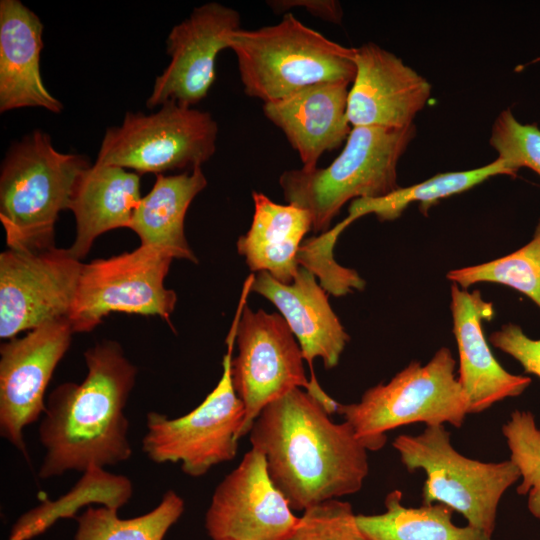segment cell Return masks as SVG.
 Instances as JSON below:
<instances>
[{"mask_svg": "<svg viewBox=\"0 0 540 540\" xmlns=\"http://www.w3.org/2000/svg\"><path fill=\"white\" fill-rule=\"evenodd\" d=\"M248 434L293 511L355 494L368 476V450L350 424L302 388L265 406Z\"/></svg>", "mask_w": 540, "mask_h": 540, "instance_id": "obj_1", "label": "cell"}, {"mask_svg": "<svg viewBox=\"0 0 540 540\" xmlns=\"http://www.w3.org/2000/svg\"><path fill=\"white\" fill-rule=\"evenodd\" d=\"M84 359L85 379L57 386L47 399L39 426L45 449L42 479L84 472L90 466H114L132 455L124 410L137 368L116 341L97 343L85 351Z\"/></svg>", "mask_w": 540, "mask_h": 540, "instance_id": "obj_2", "label": "cell"}, {"mask_svg": "<svg viewBox=\"0 0 540 540\" xmlns=\"http://www.w3.org/2000/svg\"><path fill=\"white\" fill-rule=\"evenodd\" d=\"M229 49L237 59L244 93L264 103L323 82L352 84L355 48L336 43L292 13L257 29H238Z\"/></svg>", "mask_w": 540, "mask_h": 540, "instance_id": "obj_3", "label": "cell"}, {"mask_svg": "<svg viewBox=\"0 0 540 540\" xmlns=\"http://www.w3.org/2000/svg\"><path fill=\"white\" fill-rule=\"evenodd\" d=\"M415 136V124L401 129L352 127L329 166L280 175L284 199L310 214L314 232H326L349 200L382 198L400 188L398 163Z\"/></svg>", "mask_w": 540, "mask_h": 540, "instance_id": "obj_4", "label": "cell"}, {"mask_svg": "<svg viewBox=\"0 0 540 540\" xmlns=\"http://www.w3.org/2000/svg\"><path fill=\"white\" fill-rule=\"evenodd\" d=\"M90 165L85 156L58 151L38 129L12 144L0 171V220L9 249L54 247L58 215Z\"/></svg>", "mask_w": 540, "mask_h": 540, "instance_id": "obj_5", "label": "cell"}, {"mask_svg": "<svg viewBox=\"0 0 540 540\" xmlns=\"http://www.w3.org/2000/svg\"><path fill=\"white\" fill-rule=\"evenodd\" d=\"M455 369L451 350L442 347L426 364L412 361L389 382L367 389L359 402L339 404L337 413L368 451L383 448L386 433L401 426L448 423L459 428L469 402Z\"/></svg>", "mask_w": 540, "mask_h": 540, "instance_id": "obj_6", "label": "cell"}, {"mask_svg": "<svg viewBox=\"0 0 540 540\" xmlns=\"http://www.w3.org/2000/svg\"><path fill=\"white\" fill-rule=\"evenodd\" d=\"M409 472L422 470V504L441 503L461 514L467 524L490 536L505 492L520 479L511 460L482 462L459 453L444 425L426 426L418 435L400 434L392 442Z\"/></svg>", "mask_w": 540, "mask_h": 540, "instance_id": "obj_7", "label": "cell"}, {"mask_svg": "<svg viewBox=\"0 0 540 540\" xmlns=\"http://www.w3.org/2000/svg\"><path fill=\"white\" fill-rule=\"evenodd\" d=\"M226 338L227 352L216 387L192 411L177 418L158 412L146 415L142 449L154 463H180L191 477H201L212 467L231 461L237 454L244 422V405L237 396L231 372L238 308Z\"/></svg>", "mask_w": 540, "mask_h": 540, "instance_id": "obj_8", "label": "cell"}, {"mask_svg": "<svg viewBox=\"0 0 540 540\" xmlns=\"http://www.w3.org/2000/svg\"><path fill=\"white\" fill-rule=\"evenodd\" d=\"M218 125L209 112L169 101L158 111L127 112L107 129L95 163L140 174L201 167L215 153Z\"/></svg>", "mask_w": 540, "mask_h": 540, "instance_id": "obj_9", "label": "cell"}, {"mask_svg": "<svg viewBox=\"0 0 540 540\" xmlns=\"http://www.w3.org/2000/svg\"><path fill=\"white\" fill-rule=\"evenodd\" d=\"M232 358V382L244 405L240 437L272 401L294 388H302L319 400L331 415L339 403L307 377L299 343L281 314L253 311L247 304L240 314Z\"/></svg>", "mask_w": 540, "mask_h": 540, "instance_id": "obj_10", "label": "cell"}, {"mask_svg": "<svg viewBox=\"0 0 540 540\" xmlns=\"http://www.w3.org/2000/svg\"><path fill=\"white\" fill-rule=\"evenodd\" d=\"M174 258L152 246L83 264L68 320L85 333L112 312L159 316L169 321L177 296L164 280Z\"/></svg>", "mask_w": 540, "mask_h": 540, "instance_id": "obj_11", "label": "cell"}, {"mask_svg": "<svg viewBox=\"0 0 540 540\" xmlns=\"http://www.w3.org/2000/svg\"><path fill=\"white\" fill-rule=\"evenodd\" d=\"M69 249L0 254V337L14 338L42 324L67 318L83 267Z\"/></svg>", "mask_w": 540, "mask_h": 540, "instance_id": "obj_12", "label": "cell"}, {"mask_svg": "<svg viewBox=\"0 0 540 540\" xmlns=\"http://www.w3.org/2000/svg\"><path fill=\"white\" fill-rule=\"evenodd\" d=\"M73 333L63 318L1 344L0 434L26 457L23 430L44 413L46 388Z\"/></svg>", "mask_w": 540, "mask_h": 540, "instance_id": "obj_13", "label": "cell"}, {"mask_svg": "<svg viewBox=\"0 0 540 540\" xmlns=\"http://www.w3.org/2000/svg\"><path fill=\"white\" fill-rule=\"evenodd\" d=\"M298 522L252 447L217 485L204 518L211 540H285Z\"/></svg>", "mask_w": 540, "mask_h": 540, "instance_id": "obj_14", "label": "cell"}, {"mask_svg": "<svg viewBox=\"0 0 540 540\" xmlns=\"http://www.w3.org/2000/svg\"><path fill=\"white\" fill-rule=\"evenodd\" d=\"M240 14L217 2L196 7L175 25L166 40L170 62L155 79L146 105L153 109L174 101L192 107L203 100L214 83L215 62L230 37L240 29Z\"/></svg>", "mask_w": 540, "mask_h": 540, "instance_id": "obj_15", "label": "cell"}, {"mask_svg": "<svg viewBox=\"0 0 540 540\" xmlns=\"http://www.w3.org/2000/svg\"><path fill=\"white\" fill-rule=\"evenodd\" d=\"M354 61L356 74L347 101L350 125L388 129L413 125L430 98L431 84L375 43L355 48Z\"/></svg>", "mask_w": 540, "mask_h": 540, "instance_id": "obj_16", "label": "cell"}, {"mask_svg": "<svg viewBox=\"0 0 540 540\" xmlns=\"http://www.w3.org/2000/svg\"><path fill=\"white\" fill-rule=\"evenodd\" d=\"M450 308L458 348V380L468 398L469 414L521 395L532 379L505 370L483 331V321L494 315L493 304L484 300L479 290L468 291L452 284Z\"/></svg>", "mask_w": 540, "mask_h": 540, "instance_id": "obj_17", "label": "cell"}, {"mask_svg": "<svg viewBox=\"0 0 540 540\" xmlns=\"http://www.w3.org/2000/svg\"><path fill=\"white\" fill-rule=\"evenodd\" d=\"M251 290L279 310L311 371L315 358H320L326 369L338 365L350 337L331 308L328 293L311 271L300 266L290 284L261 271L254 275ZM312 375L315 377L313 371Z\"/></svg>", "mask_w": 540, "mask_h": 540, "instance_id": "obj_18", "label": "cell"}, {"mask_svg": "<svg viewBox=\"0 0 540 540\" xmlns=\"http://www.w3.org/2000/svg\"><path fill=\"white\" fill-rule=\"evenodd\" d=\"M348 86L323 82L263 104L265 117L286 136L302 161L313 170L324 152L341 146L352 126L347 117Z\"/></svg>", "mask_w": 540, "mask_h": 540, "instance_id": "obj_19", "label": "cell"}, {"mask_svg": "<svg viewBox=\"0 0 540 540\" xmlns=\"http://www.w3.org/2000/svg\"><path fill=\"white\" fill-rule=\"evenodd\" d=\"M40 18L19 0L0 1V112L38 107L60 113L63 105L40 73L44 46Z\"/></svg>", "mask_w": 540, "mask_h": 540, "instance_id": "obj_20", "label": "cell"}, {"mask_svg": "<svg viewBox=\"0 0 540 540\" xmlns=\"http://www.w3.org/2000/svg\"><path fill=\"white\" fill-rule=\"evenodd\" d=\"M140 175L127 169L92 164L78 177L68 209L73 212L76 236L69 249L84 258L95 239L118 228H129L141 200Z\"/></svg>", "mask_w": 540, "mask_h": 540, "instance_id": "obj_21", "label": "cell"}, {"mask_svg": "<svg viewBox=\"0 0 540 540\" xmlns=\"http://www.w3.org/2000/svg\"><path fill=\"white\" fill-rule=\"evenodd\" d=\"M251 226L237 241V251L252 271H265L290 284L298 270V253L304 236L312 230L310 214L291 204H278L261 192L252 193Z\"/></svg>", "mask_w": 540, "mask_h": 540, "instance_id": "obj_22", "label": "cell"}, {"mask_svg": "<svg viewBox=\"0 0 540 540\" xmlns=\"http://www.w3.org/2000/svg\"><path fill=\"white\" fill-rule=\"evenodd\" d=\"M206 185L201 167L175 175H156L153 187L139 201L129 229L138 235L142 246L197 263L185 237L184 220L192 200Z\"/></svg>", "mask_w": 540, "mask_h": 540, "instance_id": "obj_23", "label": "cell"}, {"mask_svg": "<svg viewBox=\"0 0 540 540\" xmlns=\"http://www.w3.org/2000/svg\"><path fill=\"white\" fill-rule=\"evenodd\" d=\"M403 494L395 489L384 500L380 514H356L359 528L369 540H493L492 536L470 525L457 526L453 510L441 503L406 507Z\"/></svg>", "mask_w": 540, "mask_h": 540, "instance_id": "obj_24", "label": "cell"}, {"mask_svg": "<svg viewBox=\"0 0 540 540\" xmlns=\"http://www.w3.org/2000/svg\"><path fill=\"white\" fill-rule=\"evenodd\" d=\"M132 494L133 485L128 477L106 472L103 467L90 466L65 496L56 501H43L24 513L12 526L8 540H30L60 518H76L77 511L91 503L118 510Z\"/></svg>", "mask_w": 540, "mask_h": 540, "instance_id": "obj_25", "label": "cell"}, {"mask_svg": "<svg viewBox=\"0 0 540 540\" xmlns=\"http://www.w3.org/2000/svg\"><path fill=\"white\" fill-rule=\"evenodd\" d=\"M498 175H514L499 158L478 168L436 174L420 183L400 187L382 198L353 200L348 216L355 221L364 215L374 214L380 221H393L414 202L425 214L439 200L465 192Z\"/></svg>", "mask_w": 540, "mask_h": 540, "instance_id": "obj_26", "label": "cell"}, {"mask_svg": "<svg viewBox=\"0 0 540 540\" xmlns=\"http://www.w3.org/2000/svg\"><path fill=\"white\" fill-rule=\"evenodd\" d=\"M184 509L174 490L166 491L154 509L133 518H120L117 509L106 506L88 507L76 517L74 540H164Z\"/></svg>", "mask_w": 540, "mask_h": 540, "instance_id": "obj_27", "label": "cell"}, {"mask_svg": "<svg viewBox=\"0 0 540 540\" xmlns=\"http://www.w3.org/2000/svg\"><path fill=\"white\" fill-rule=\"evenodd\" d=\"M447 279L463 289L481 282L511 287L540 309V219L531 240L503 257L450 270Z\"/></svg>", "mask_w": 540, "mask_h": 540, "instance_id": "obj_28", "label": "cell"}, {"mask_svg": "<svg viewBox=\"0 0 540 540\" xmlns=\"http://www.w3.org/2000/svg\"><path fill=\"white\" fill-rule=\"evenodd\" d=\"M510 459L518 468L522 482L516 491L527 496V507L540 520V428L530 411L514 410L502 425Z\"/></svg>", "mask_w": 540, "mask_h": 540, "instance_id": "obj_29", "label": "cell"}, {"mask_svg": "<svg viewBox=\"0 0 540 540\" xmlns=\"http://www.w3.org/2000/svg\"><path fill=\"white\" fill-rule=\"evenodd\" d=\"M352 222L347 216L333 229L305 239L298 253L299 266L311 271L319 279L322 288L337 297L361 291L365 287V281L355 270L339 265L333 257L338 236Z\"/></svg>", "mask_w": 540, "mask_h": 540, "instance_id": "obj_30", "label": "cell"}, {"mask_svg": "<svg viewBox=\"0 0 540 540\" xmlns=\"http://www.w3.org/2000/svg\"><path fill=\"white\" fill-rule=\"evenodd\" d=\"M499 159L515 174L529 168L540 176V128L519 122L510 108L496 117L489 139Z\"/></svg>", "mask_w": 540, "mask_h": 540, "instance_id": "obj_31", "label": "cell"}, {"mask_svg": "<svg viewBox=\"0 0 540 540\" xmlns=\"http://www.w3.org/2000/svg\"><path fill=\"white\" fill-rule=\"evenodd\" d=\"M285 540H369L349 502L329 500L307 508Z\"/></svg>", "mask_w": 540, "mask_h": 540, "instance_id": "obj_32", "label": "cell"}, {"mask_svg": "<svg viewBox=\"0 0 540 540\" xmlns=\"http://www.w3.org/2000/svg\"><path fill=\"white\" fill-rule=\"evenodd\" d=\"M489 341L517 360L526 373L540 378V339L527 336L517 324L507 323L492 332Z\"/></svg>", "mask_w": 540, "mask_h": 540, "instance_id": "obj_33", "label": "cell"}, {"mask_svg": "<svg viewBox=\"0 0 540 540\" xmlns=\"http://www.w3.org/2000/svg\"><path fill=\"white\" fill-rule=\"evenodd\" d=\"M267 5L275 13H289L293 8H304L324 21L340 24L343 17L341 4L335 0H271Z\"/></svg>", "mask_w": 540, "mask_h": 540, "instance_id": "obj_34", "label": "cell"}]
</instances>
